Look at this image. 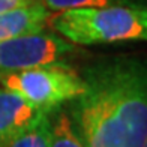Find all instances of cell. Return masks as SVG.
Instances as JSON below:
<instances>
[{
  "label": "cell",
  "mask_w": 147,
  "mask_h": 147,
  "mask_svg": "<svg viewBox=\"0 0 147 147\" xmlns=\"http://www.w3.org/2000/svg\"><path fill=\"white\" fill-rule=\"evenodd\" d=\"M74 99L72 123L86 147H147V75L138 59L90 65Z\"/></svg>",
  "instance_id": "6da1fadb"
},
{
  "label": "cell",
  "mask_w": 147,
  "mask_h": 147,
  "mask_svg": "<svg viewBox=\"0 0 147 147\" xmlns=\"http://www.w3.org/2000/svg\"><path fill=\"white\" fill-rule=\"evenodd\" d=\"M48 24L71 44L98 45L147 39V11L134 5L66 9Z\"/></svg>",
  "instance_id": "7a4b0ae2"
},
{
  "label": "cell",
  "mask_w": 147,
  "mask_h": 147,
  "mask_svg": "<svg viewBox=\"0 0 147 147\" xmlns=\"http://www.w3.org/2000/svg\"><path fill=\"white\" fill-rule=\"evenodd\" d=\"M0 83L42 113H51L60 105L72 102L84 90L81 75L62 62L0 74Z\"/></svg>",
  "instance_id": "3957f363"
},
{
  "label": "cell",
  "mask_w": 147,
  "mask_h": 147,
  "mask_svg": "<svg viewBox=\"0 0 147 147\" xmlns=\"http://www.w3.org/2000/svg\"><path fill=\"white\" fill-rule=\"evenodd\" d=\"M75 45L53 33H35L0 42V74L59 63Z\"/></svg>",
  "instance_id": "277c9868"
},
{
  "label": "cell",
  "mask_w": 147,
  "mask_h": 147,
  "mask_svg": "<svg viewBox=\"0 0 147 147\" xmlns=\"http://www.w3.org/2000/svg\"><path fill=\"white\" fill-rule=\"evenodd\" d=\"M50 17L51 12L39 2L3 12L0 14V42L41 33L48 24Z\"/></svg>",
  "instance_id": "5b68a950"
},
{
  "label": "cell",
  "mask_w": 147,
  "mask_h": 147,
  "mask_svg": "<svg viewBox=\"0 0 147 147\" xmlns=\"http://www.w3.org/2000/svg\"><path fill=\"white\" fill-rule=\"evenodd\" d=\"M38 113L14 92L0 89V147L17 137Z\"/></svg>",
  "instance_id": "8992f818"
},
{
  "label": "cell",
  "mask_w": 147,
  "mask_h": 147,
  "mask_svg": "<svg viewBox=\"0 0 147 147\" xmlns=\"http://www.w3.org/2000/svg\"><path fill=\"white\" fill-rule=\"evenodd\" d=\"M5 147H50V113L39 111Z\"/></svg>",
  "instance_id": "52a82bcc"
},
{
  "label": "cell",
  "mask_w": 147,
  "mask_h": 147,
  "mask_svg": "<svg viewBox=\"0 0 147 147\" xmlns=\"http://www.w3.org/2000/svg\"><path fill=\"white\" fill-rule=\"evenodd\" d=\"M50 147H86L74 126L71 116L65 111L50 117Z\"/></svg>",
  "instance_id": "ba28073f"
},
{
  "label": "cell",
  "mask_w": 147,
  "mask_h": 147,
  "mask_svg": "<svg viewBox=\"0 0 147 147\" xmlns=\"http://www.w3.org/2000/svg\"><path fill=\"white\" fill-rule=\"evenodd\" d=\"M50 12H62L78 8H104L114 5H131V0H36Z\"/></svg>",
  "instance_id": "9c48e42d"
},
{
  "label": "cell",
  "mask_w": 147,
  "mask_h": 147,
  "mask_svg": "<svg viewBox=\"0 0 147 147\" xmlns=\"http://www.w3.org/2000/svg\"><path fill=\"white\" fill-rule=\"evenodd\" d=\"M36 0H0V14L8 12L15 8H23V6H29L35 3Z\"/></svg>",
  "instance_id": "30bf717a"
}]
</instances>
